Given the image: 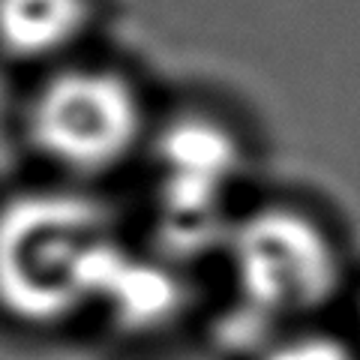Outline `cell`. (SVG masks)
<instances>
[{
  "label": "cell",
  "mask_w": 360,
  "mask_h": 360,
  "mask_svg": "<svg viewBox=\"0 0 360 360\" xmlns=\"http://www.w3.org/2000/svg\"><path fill=\"white\" fill-rule=\"evenodd\" d=\"M120 243L108 213L66 193L21 195L0 210V303L27 321L94 307Z\"/></svg>",
  "instance_id": "6da1fadb"
},
{
  "label": "cell",
  "mask_w": 360,
  "mask_h": 360,
  "mask_svg": "<svg viewBox=\"0 0 360 360\" xmlns=\"http://www.w3.org/2000/svg\"><path fill=\"white\" fill-rule=\"evenodd\" d=\"M240 295L258 315H297L321 307L340 276L333 243L309 217L283 207L258 210L229 240Z\"/></svg>",
  "instance_id": "7a4b0ae2"
},
{
  "label": "cell",
  "mask_w": 360,
  "mask_h": 360,
  "mask_svg": "<svg viewBox=\"0 0 360 360\" xmlns=\"http://www.w3.org/2000/svg\"><path fill=\"white\" fill-rule=\"evenodd\" d=\"M30 129L39 150L70 172H108L139 148L144 108L120 75L72 70L42 87Z\"/></svg>",
  "instance_id": "3957f363"
},
{
  "label": "cell",
  "mask_w": 360,
  "mask_h": 360,
  "mask_svg": "<svg viewBox=\"0 0 360 360\" xmlns=\"http://www.w3.org/2000/svg\"><path fill=\"white\" fill-rule=\"evenodd\" d=\"M162 213L177 231L198 234L219 217V207L240 172V150L217 123H177L156 150Z\"/></svg>",
  "instance_id": "277c9868"
},
{
  "label": "cell",
  "mask_w": 360,
  "mask_h": 360,
  "mask_svg": "<svg viewBox=\"0 0 360 360\" xmlns=\"http://www.w3.org/2000/svg\"><path fill=\"white\" fill-rule=\"evenodd\" d=\"M90 0H0V45L15 58H51L82 37Z\"/></svg>",
  "instance_id": "5b68a950"
},
{
  "label": "cell",
  "mask_w": 360,
  "mask_h": 360,
  "mask_svg": "<svg viewBox=\"0 0 360 360\" xmlns=\"http://www.w3.org/2000/svg\"><path fill=\"white\" fill-rule=\"evenodd\" d=\"M180 303V283L162 262L132 255L123 250L108 283L99 297V307H108L115 319L132 328H150L165 321Z\"/></svg>",
  "instance_id": "8992f818"
},
{
  "label": "cell",
  "mask_w": 360,
  "mask_h": 360,
  "mask_svg": "<svg viewBox=\"0 0 360 360\" xmlns=\"http://www.w3.org/2000/svg\"><path fill=\"white\" fill-rule=\"evenodd\" d=\"M264 360H354L348 348L324 333H303L295 340L279 342L274 352H267Z\"/></svg>",
  "instance_id": "52a82bcc"
}]
</instances>
